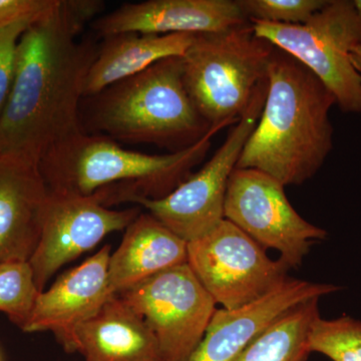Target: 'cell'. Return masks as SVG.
<instances>
[{
	"mask_svg": "<svg viewBox=\"0 0 361 361\" xmlns=\"http://www.w3.org/2000/svg\"><path fill=\"white\" fill-rule=\"evenodd\" d=\"M85 25L70 0H54L23 33L0 116V156L39 165L52 147L84 130V85L99 49L78 39Z\"/></svg>",
	"mask_w": 361,
	"mask_h": 361,
	"instance_id": "obj_1",
	"label": "cell"
},
{
	"mask_svg": "<svg viewBox=\"0 0 361 361\" xmlns=\"http://www.w3.org/2000/svg\"><path fill=\"white\" fill-rule=\"evenodd\" d=\"M267 80L262 113L236 168L261 171L283 186L303 184L334 148L329 113L336 97L312 71L278 49Z\"/></svg>",
	"mask_w": 361,
	"mask_h": 361,
	"instance_id": "obj_2",
	"label": "cell"
},
{
	"mask_svg": "<svg viewBox=\"0 0 361 361\" xmlns=\"http://www.w3.org/2000/svg\"><path fill=\"white\" fill-rule=\"evenodd\" d=\"M227 123L214 126L192 146L164 155L123 148L101 134L82 132L52 147L39 163L51 193L90 197L109 207L174 191L205 159L212 139Z\"/></svg>",
	"mask_w": 361,
	"mask_h": 361,
	"instance_id": "obj_3",
	"label": "cell"
},
{
	"mask_svg": "<svg viewBox=\"0 0 361 361\" xmlns=\"http://www.w3.org/2000/svg\"><path fill=\"white\" fill-rule=\"evenodd\" d=\"M89 99L82 126L126 144L156 145L178 152L211 129L196 110L183 80V56L161 59L146 71Z\"/></svg>",
	"mask_w": 361,
	"mask_h": 361,
	"instance_id": "obj_4",
	"label": "cell"
},
{
	"mask_svg": "<svg viewBox=\"0 0 361 361\" xmlns=\"http://www.w3.org/2000/svg\"><path fill=\"white\" fill-rule=\"evenodd\" d=\"M275 49L255 35L251 21L224 32L195 35L183 56V80L210 127L241 120L267 84Z\"/></svg>",
	"mask_w": 361,
	"mask_h": 361,
	"instance_id": "obj_5",
	"label": "cell"
},
{
	"mask_svg": "<svg viewBox=\"0 0 361 361\" xmlns=\"http://www.w3.org/2000/svg\"><path fill=\"white\" fill-rule=\"evenodd\" d=\"M254 32L312 71L344 113L361 115V75L351 51L361 45V14L350 0H329L304 25L251 21Z\"/></svg>",
	"mask_w": 361,
	"mask_h": 361,
	"instance_id": "obj_6",
	"label": "cell"
},
{
	"mask_svg": "<svg viewBox=\"0 0 361 361\" xmlns=\"http://www.w3.org/2000/svg\"><path fill=\"white\" fill-rule=\"evenodd\" d=\"M267 84L259 90L248 111L235 123L225 142L196 174L190 175L174 191L161 199L133 202L147 209L176 235L189 242L212 231L224 218L228 182L237 167L247 140L264 106Z\"/></svg>",
	"mask_w": 361,
	"mask_h": 361,
	"instance_id": "obj_7",
	"label": "cell"
},
{
	"mask_svg": "<svg viewBox=\"0 0 361 361\" xmlns=\"http://www.w3.org/2000/svg\"><path fill=\"white\" fill-rule=\"evenodd\" d=\"M187 263L215 302L228 310L274 290L290 269L280 259L271 260L263 247L226 219L188 243Z\"/></svg>",
	"mask_w": 361,
	"mask_h": 361,
	"instance_id": "obj_8",
	"label": "cell"
},
{
	"mask_svg": "<svg viewBox=\"0 0 361 361\" xmlns=\"http://www.w3.org/2000/svg\"><path fill=\"white\" fill-rule=\"evenodd\" d=\"M148 323L161 361H187L200 343L216 302L188 263L116 293Z\"/></svg>",
	"mask_w": 361,
	"mask_h": 361,
	"instance_id": "obj_9",
	"label": "cell"
},
{
	"mask_svg": "<svg viewBox=\"0 0 361 361\" xmlns=\"http://www.w3.org/2000/svg\"><path fill=\"white\" fill-rule=\"evenodd\" d=\"M283 185L255 169L233 171L224 204V218L263 248L275 249L289 268L302 264L315 240L327 232L294 210Z\"/></svg>",
	"mask_w": 361,
	"mask_h": 361,
	"instance_id": "obj_10",
	"label": "cell"
},
{
	"mask_svg": "<svg viewBox=\"0 0 361 361\" xmlns=\"http://www.w3.org/2000/svg\"><path fill=\"white\" fill-rule=\"evenodd\" d=\"M140 214L137 207L116 210L92 196L49 191L39 243L28 261L39 293L63 265L94 248L106 235L126 230Z\"/></svg>",
	"mask_w": 361,
	"mask_h": 361,
	"instance_id": "obj_11",
	"label": "cell"
},
{
	"mask_svg": "<svg viewBox=\"0 0 361 361\" xmlns=\"http://www.w3.org/2000/svg\"><path fill=\"white\" fill-rule=\"evenodd\" d=\"M331 284L287 278L274 290L234 310H216L203 338L187 361H238L247 348L299 304L338 291Z\"/></svg>",
	"mask_w": 361,
	"mask_h": 361,
	"instance_id": "obj_12",
	"label": "cell"
},
{
	"mask_svg": "<svg viewBox=\"0 0 361 361\" xmlns=\"http://www.w3.org/2000/svg\"><path fill=\"white\" fill-rule=\"evenodd\" d=\"M250 23L237 0H148L128 4L97 18L92 27L101 37L214 33Z\"/></svg>",
	"mask_w": 361,
	"mask_h": 361,
	"instance_id": "obj_13",
	"label": "cell"
},
{
	"mask_svg": "<svg viewBox=\"0 0 361 361\" xmlns=\"http://www.w3.org/2000/svg\"><path fill=\"white\" fill-rule=\"evenodd\" d=\"M111 254V246L104 245L61 275L49 290L40 292L23 331H51L68 350L73 329L115 295L109 281Z\"/></svg>",
	"mask_w": 361,
	"mask_h": 361,
	"instance_id": "obj_14",
	"label": "cell"
},
{
	"mask_svg": "<svg viewBox=\"0 0 361 361\" xmlns=\"http://www.w3.org/2000/svg\"><path fill=\"white\" fill-rule=\"evenodd\" d=\"M47 197L39 164L0 156V265L30 261Z\"/></svg>",
	"mask_w": 361,
	"mask_h": 361,
	"instance_id": "obj_15",
	"label": "cell"
},
{
	"mask_svg": "<svg viewBox=\"0 0 361 361\" xmlns=\"http://www.w3.org/2000/svg\"><path fill=\"white\" fill-rule=\"evenodd\" d=\"M66 353L85 361H161L148 323L116 294L73 329Z\"/></svg>",
	"mask_w": 361,
	"mask_h": 361,
	"instance_id": "obj_16",
	"label": "cell"
},
{
	"mask_svg": "<svg viewBox=\"0 0 361 361\" xmlns=\"http://www.w3.org/2000/svg\"><path fill=\"white\" fill-rule=\"evenodd\" d=\"M188 242L149 213H141L125 230L122 242L109 262V281L116 294L167 270L186 263Z\"/></svg>",
	"mask_w": 361,
	"mask_h": 361,
	"instance_id": "obj_17",
	"label": "cell"
},
{
	"mask_svg": "<svg viewBox=\"0 0 361 361\" xmlns=\"http://www.w3.org/2000/svg\"><path fill=\"white\" fill-rule=\"evenodd\" d=\"M194 39L192 33L125 32L104 37L85 78L84 99L146 71L161 59L182 58Z\"/></svg>",
	"mask_w": 361,
	"mask_h": 361,
	"instance_id": "obj_18",
	"label": "cell"
},
{
	"mask_svg": "<svg viewBox=\"0 0 361 361\" xmlns=\"http://www.w3.org/2000/svg\"><path fill=\"white\" fill-rule=\"evenodd\" d=\"M319 298L292 308L272 323L246 349L238 361H307L310 355L308 334L319 316Z\"/></svg>",
	"mask_w": 361,
	"mask_h": 361,
	"instance_id": "obj_19",
	"label": "cell"
},
{
	"mask_svg": "<svg viewBox=\"0 0 361 361\" xmlns=\"http://www.w3.org/2000/svg\"><path fill=\"white\" fill-rule=\"evenodd\" d=\"M310 353L332 361H361V322L349 316L325 320L317 316L308 334Z\"/></svg>",
	"mask_w": 361,
	"mask_h": 361,
	"instance_id": "obj_20",
	"label": "cell"
},
{
	"mask_svg": "<svg viewBox=\"0 0 361 361\" xmlns=\"http://www.w3.org/2000/svg\"><path fill=\"white\" fill-rule=\"evenodd\" d=\"M39 294L30 263L0 265V311L20 329L30 320Z\"/></svg>",
	"mask_w": 361,
	"mask_h": 361,
	"instance_id": "obj_21",
	"label": "cell"
},
{
	"mask_svg": "<svg viewBox=\"0 0 361 361\" xmlns=\"http://www.w3.org/2000/svg\"><path fill=\"white\" fill-rule=\"evenodd\" d=\"M250 21L278 25H304L329 0H237Z\"/></svg>",
	"mask_w": 361,
	"mask_h": 361,
	"instance_id": "obj_22",
	"label": "cell"
},
{
	"mask_svg": "<svg viewBox=\"0 0 361 361\" xmlns=\"http://www.w3.org/2000/svg\"><path fill=\"white\" fill-rule=\"evenodd\" d=\"M39 14L0 25V116L6 108L13 89L18 44L23 33Z\"/></svg>",
	"mask_w": 361,
	"mask_h": 361,
	"instance_id": "obj_23",
	"label": "cell"
},
{
	"mask_svg": "<svg viewBox=\"0 0 361 361\" xmlns=\"http://www.w3.org/2000/svg\"><path fill=\"white\" fill-rule=\"evenodd\" d=\"M54 0H0V25L44 13Z\"/></svg>",
	"mask_w": 361,
	"mask_h": 361,
	"instance_id": "obj_24",
	"label": "cell"
},
{
	"mask_svg": "<svg viewBox=\"0 0 361 361\" xmlns=\"http://www.w3.org/2000/svg\"><path fill=\"white\" fill-rule=\"evenodd\" d=\"M351 59H353L356 70L361 75V45H358L351 51Z\"/></svg>",
	"mask_w": 361,
	"mask_h": 361,
	"instance_id": "obj_25",
	"label": "cell"
},
{
	"mask_svg": "<svg viewBox=\"0 0 361 361\" xmlns=\"http://www.w3.org/2000/svg\"><path fill=\"white\" fill-rule=\"evenodd\" d=\"M355 6L356 8H357V11H360L361 14V0H355Z\"/></svg>",
	"mask_w": 361,
	"mask_h": 361,
	"instance_id": "obj_26",
	"label": "cell"
},
{
	"mask_svg": "<svg viewBox=\"0 0 361 361\" xmlns=\"http://www.w3.org/2000/svg\"><path fill=\"white\" fill-rule=\"evenodd\" d=\"M0 361H1V360H0Z\"/></svg>",
	"mask_w": 361,
	"mask_h": 361,
	"instance_id": "obj_27",
	"label": "cell"
}]
</instances>
